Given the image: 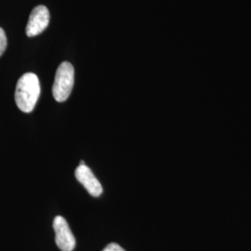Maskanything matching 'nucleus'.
<instances>
[{"mask_svg": "<svg viewBox=\"0 0 251 251\" xmlns=\"http://www.w3.org/2000/svg\"><path fill=\"white\" fill-rule=\"evenodd\" d=\"M55 231V242L62 251H73L75 247V238L67 224L62 216L55 217L53 221Z\"/></svg>", "mask_w": 251, "mask_h": 251, "instance_id": "7ed1b4c3", "label": "nucleus"}, {"mask_svg": "<svg viewBox=\"0 0 251 251\" xmlns=\"http://www.w3.org/2000/svg\"><path fill=\"white\" fill-rule=\"evenodd\" d=\"M50 24V11L40 5L32 10L26 25V35L30 37L41 34Z\"/></svg>", "mask_w": 251, "mask_h": 251, "instance_id": "20e7f679", "label": "nucleus"}, {"mask_svg": "<svg viewBox=\"0 0 251 251\" xmlns=\"http://www.w3.org/2000/svg\"><path fill=\"white\" fill-rule=\"evenodd\" d=\"M102 251H126L122 247H120L117 243H111L107 245Z\"/></svg>", "mask_w": 251, "mask_h": 251, "instance_id": "0eeeda50", "label": "nucleus"}, {"mask_svg": "<svg viewBox=\"0 0 251 251\" xmlns=\"http://www.w3.org/2000/svg\"><path fill=\"white\" fill-rule=\"evenodd\" d=\"M75 175L76 179L89 192L90 196L98 198L102 194V186L100 182L84 162H80L79 166L75 170Z\"/></svg>", "mask_w": 251, "mask_h": 251, "instance_id": "39448f33", "label": "nucleus"}, {"mask_svg": "<svg viewBox=\"0 0 251 251\" xmlns=\"http://www.w3.org/2000/svg\"><path fill=\"white\" fill-rule=\"evenodd\" d=\"M7 48V36L4 30L0 27V56L4 53Z\"/></svg>", "mask_w": 251, "mask_h": 251, "instance_id": "423d86ee", "label": "nucleus"}, {"mask_svg": "<svg viewBox=\"0 0 251 251\" xmlns=\"http://www.w3.org/2000/svg\"><path fill=\"white\" fill-rule=\"evenodd\" d=\"M40 95V84L37 75L26 73L21 76L15 90V101L19 109L25 113H30L36 106Z\"/></svg>", "mask_w": 251, "mask_h": 251, "instance_id": "f257e3e1", "label": "nucleus"}, {"mask_svg": "<svg viewBox=\"0 0 251 251\" xmlns=\"http://www.w3.org/2000/svg\"><path fill=\"white\" fill-rule=\"evenodd\" d=\"M75 82V70L72 64L68 62H63L58 67L53 87L52 94L54 99L59 102L65 101L69 98Z\"/></svg>", "mask_w": 251, "mask_h": 251, "instance_id": "f03ea898", "label": "nucleus"}]
</instances>
